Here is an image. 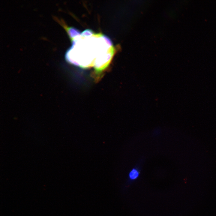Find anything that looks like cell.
<instances>
[{
  "mask_svg": "<svg viewBox=\"0 0 216 216\" xmlns=\"http://www.w3.org/2000/svg\"><path fill=\"white\" fill-rule=\"evenodd\" d=\"M140 172L139 170L136 168H133L130 172L129 178L131 180H134L139 176Z\"/></svg>",
  "mask_w": 216,
  "mask_h": 216,
  "instance_id": "4",
  "label": "cell"
},
{
  "mask_svg": "<svg viewBox=\"0 0 216 216\" xmlns=\"http://www.w3.org/2000/svg\"><path fill=\"white\" fill-rule=\"evenodd\" d=\"M79 37L71 41L72 46L67 51L65 57L68 62L81 68L94 67L98 56L111 46L106 36L100 33L84 37L83 40Z\"/></svg>",
  "mask_w": 216,
  "mask_h": 216,
  "instance_id": "1",
  "label": "cell"
},
{
  "mask_svg": "<svg viewBox=\"0 0 216 216\" xmlns=\"http://www.w3.org/2000/svg\"><path fill=\"white\" fill-rule=\"evenodd\" d=\"M94 32L91 29H86L82 32L81 36L82 37H91L94 34Z\"/></svg>",
  "mask_w": 216,
  "mask_h": 216,
  "instance_id": "5",
  "label": "cell"
},
{
  "mask_svg": "<svg viewBox=\"0 0 216 216\" xmlns=\"http://www.w3.org/2000/svg\"><path fill=\"white\" fill-rule=\"evenodd\" d=\"M115 52V49L112 46L107 51L100 54L97 57L94 68L97 72H100L107 68Z\"/></svg>",
  "mask_w": 216,
  "mask_h": 216,
  "instance_id": "2",
  "label": "cell"
},
{
  "mask_svg": "<svg viewBox=\"0 0 216 216\" xmlns=\"http://www.w3.org/2000/svg\"><path fill=\"white\" fill-rule=\"evenodd\" d=\"M58 22H59L65 29L71 41L81 35L80 31L75 27L67 26L62 21L58 20Z\"/></svg>",
  "mask_w": 216,
  "mask_h": 216,
  "instance_id": "3",
  "label": "cell"
}]
</instances>
